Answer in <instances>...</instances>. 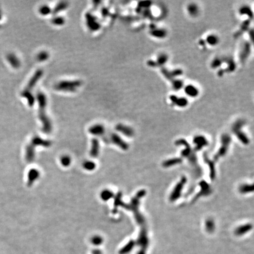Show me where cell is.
Masks as SVG:
<instances>
[{"label": "cell", "instance_id": "cell-16", "mask_svg": "<svg viewBox=\"0 0 254 254\" xmlns=\"http://www.w3.org/2000/svg\"><path fill=\"white\" fill-rule=\"evenodd\" d=\"M89 132L92 135L103 137L105 134V128L101 124H96L89 128Z\"/></svg>", "mask_w": 254, "mask_h": 254}, {"label": "cell", "instance_id": "cell-17", "mask_svg": "<svg viewBox=\"0 0 254 254\" xmlns=\"http://www.w3.org/2000/svg\"><path fill=\"white\" fill-rule=\"evenodd\" d=\"M99 153H100V143L96 138H94L92 140L90 155L92 158H96L98 156Z\"/></svg>", "mask_w": 254, "mask_h": 254}, {"label": "cell", "instance_id": "cell-5", "mask_svg": "<svg viewBox=\"0 0 254 254\" xmlns=\"http://www.w3.org/2000/svg\"><path fill=\"white\" fill-rule=\"evenodd\" d=\"M245 124V121L242 119H239L236 121L233 126V134L236 136V137L238 138V139L242 144L248 145L249 143V139L246 134L241 130L242 127Z\"/></svg>", "mask_w": 254, "mask_h": 254}, {"label": "cell", "instance_id": "cell-7", "mask_svg": "<svg viewBox=\"0 0 254 254\" xmlns=\"http://www.w3.org/2000/svg\"><path fill=\"white\" fill-rule=\"evenodd\" d=\"M43 74H44V72L42 69H37L35 72L33 76L30 78L29 82L28 83L26 88L24 91H25L29 92H31V91L33 90V89H34L37 83L38 82V81L41 79L42 76H43Z\"/></svg>", "mask_w": 254, "mask_h": 254}, {"label": "cell", "instance_id": "cell-39", "mask_svg": "<svg viewBox=\"0 0 254 254\" xmlns=\"http://www.w3.org/2000/svg\"><path fill=\"white\" fill-rule=\"evenodd\" d=\"M223 62H224V60H222L221 58L216 57L215 58H214V60H213V61L211 62V67L213 69L217 68L220 67V65L223 63Z\"/></svg>", "mask_w": 254, "mask_h": 254}, {"label": "cell", "instance_id": "cell-28", "mask_svg": "<svg viewBox=\"0 0 254 254\" xmlns=\"http://www.w3.org/2000/svg\"><path fill=\"white\" fill-rule=\"evenodd\" d=\"M220 42L219 37L215 34H210L206 37V42L209 45L215 46Z\"/></svg>", "mask_w": 254, "mask_h": 254}, {"label": "cell", "instance_id": "cell-30", "mask_svg": "<svg viewBox=\"0 0 254 254\" xmlns=\"http://www.w3.org/2000/svg\"><path fill=\"white\" fill-rule=\"evenodd\" d=\"M168 58H169L168 56L166 54L162 53V54H159L158 56L157 61H155V64H156V67H157V66H163L164 65H165V64L168 61Z\"/></svg>", "mask_w": 254, "mask_h": 254}, {"label": "cell", "instance_id": "cell-13", "mask_svg": "<svg viewBox=\"0 0 254 254\" xmlns=\"http://www.w3.org/2000/svg\"><path fill=\"white\" fill-rule=\"evenodd\" d=\"M115 130L128 137H132L134 135V130L130 127L124 124H118L115 127Z\"/></svg>", "mask_w": 254, "mask_h": 254}, {"label": "cell", "instance_id": "cell-2", "mask_svg": "<svg viewBox=\"0 0 254 254\" xmlns=\"http://www.w3.org/2000/svg\"><path fill=\"white\" fill-rule=\"evenodd\" d=\"M146 194V191L145 190H141L139 191L136 194L135 197H134L131 199L130 203L129 204H124L123 206L127 209L131 210L134 213V217L137 221L138 224L141 226H144L143 225L145 223V218L143 215L139 213V199L144 197Z\"/></svg>", "mask_w": 254, "mask_h": 254}, {"label": "cell", "instance_id": "cell-40", "mask_svg": "<svg viewBox=\"0 0 254 254\" xmlns=\"http://www.w3.org/2000/svg\"><path fill=\"white\" fill-rule=\"evenodd\" d=\"M39 11L42 15H47L52 13V10L48 6L44 5L40 8Z\"/></svg>", "mask_w": 254, "mask_h": 254}, {"label": "cell", "instance_id": "cell-36", "mask_svg": "<svg viewBox=\"0 0 254 254\" xmlns=\"http://www.w3.org/2000/svg\"><path fill=\"white\" fill-rule=\"evenodd\" d=\"M114 197L113 192H111L110 190H105L101 192V197L104 201H106L109 199L112 198Z\"/></svg>", "mask_w": 254, "mask_h": 254}, {"label": "cell", "instance_id": "cell-9", "mask_svg": "<svg viewBox=\"0 0 254 254\" xmlns=\"http://www.w3.org/2000/svg\"><path fill=\"white\" fill-rule=\"evenodd\" d=\"M86 22L89 29L92 31H96L100 29L101 25L96 20V18L91 13H87L85 15Z\"/></svg>", "mask_w": 254, "mask_h": 254}, {"label": "cell", "instance_id": "cell-23", "mask_svg": "<svg viewBox=\"0 0 254 254\" xmlns=\"http://www.w3.org/2000/svg\"><path fill=\"white\" fill-rule=\"evenodd\" d=\"M150 34L157 38H164L167 35L166 31L162 28H154L150 31Z\"/></svg>", "mask_w": 254, "mask_h": 254}, {"label": "cell", "instance_id": "cell-34", "mask_svg": "<svg viewBox=\"0 0 254 254\" xmlns=\"http://www.w3.org/2000/svg\"><path fill=\"white\" fill-rule=\"evenodd\" d=\"M49 57V55L48 52L45 51H42L37 54L36 58H37V60L39 62H44L46 61L47 60H48Z\"/></svg>", "mask_w": 254, "mask_h": 254}, {"label": "cell", "instance_id": "cell-38", "mask_svg": "<svg viewBox=\"0 0 254 254\" xmlns=\"http://www.w3.org/2000/svg\"><path fill=\"white\" fill-rule=\"evenodd\" d=\"M65 19L62 17H60V16L55 17L51 20V22L53 24L55 25H58V26L64 25L65 24Z\"/></svg>", "mask_w": 254, "mask_h": 254}, {"label": "cell", "instance_id": "cell-31", "mask_svg": "<svg viewBox=\"0 0 254 254\" xmlns=\"http://www.w3.org/2000/svg\"><path fill=\"white\" fill-rule=\"evenodd\" d=\"M124 203L122 201V193L118 192L115 197L114 200V209L112 210V213H115L117 212V208L118 206H123Z\"/></svg>", "mask_w": 254, "mask_h": 254}, {"label": "cell", "instance_id": "cell-6", "mask_svg": "<svg viewBox=\"0 0 254 254\" xmlns=\"http://www.w3.org/2000/svg\"><path fill=\"white\" fill-rule=\"evenodd\" d=\"M186 182H187L186 177L185 176L182 177L179 182H178L174 187L173 191H172L171 193L170 196V200L171 202H174L180 198L183 188L184 187Z\"/></svg>", "mask_w": 254, "mask_h": 254}, {"label": "cell", "instance_id": "cell-44", "mask_svg": "<svg viewBox=\"0 0 254 254\" xmlns=\"http://www.w3.org/2000/svg\"><path fill=\"white\" fill-rule=\"evenodd\" d=\"M92 242H93L94 244L98 245V244H100L102 242L103 240H102V239H101V238L100 236H96L93 237V238H92Z\"/></svg>", "mask_w": 254, "mask_h": 254}, {"label": "cell", "instance_id": "cell-41", "mask_svg": "<svg viewBox=\"0 0 254 254\" xmlns=\"http://www.w3.org/2000/svg\"><path fill=\"white\" fill-rule=\"evenodd\" d=\"M96 164L94 162L90 161H87L85 162L83 164L84 168L87 171L94 170L96 168Z\"/></svg>", "mask_w": 254, "mask_h": 254}, {"label": "cell", "instance_id": "cell-8", "mask_svg": "<svg viewBox=\"0 0 254 254\" xmlns=\"http://www.w3.org/2000/svg\"><path fill=\"white\" fill-rule=\"evenodd\" d=\"M107 137H108V144L112 143L125 151L128 149L129 148L128 144L126 143L118 135H117V134H115V133L111 134L110 136Z\"/></svg>", "mask_w": 254, "mask_h": 254}, {"label": "cell", "instance_id": "cell-11", "mask_svg": "<svg viewBox=\"0 0 254 254\" xmlns=\"http://www.w3.org/2000/svg\"><path fill=\"white\" fill-rule=\"evenodd\" d=\"M199 186H201V191L200 192L194 197V198L193 199L192 201L195 202L196 201L197 199L202 197V196H206L208 195L209 194L211 193V190L210 188V186H209V184L205 182V181H202L199 182Z\"/></svg>", "mask_w": 254, "mask_h": 254}, {"label": "cell", "instance_id": "cell-4", "mask_svg": "<svg viewBox=\"0 0 254 254\" xmlns=\"http://www.w3.org/2000/svg\"><path fill=\"white\" fill-rule=\"evenodd\" d=\"M231 142V137L228 134H224L221 137V146L218 150L217 153L214 155L213 160L215 161H218L220 158L223 157L227 154L229 146Z\"/></svg>", "mask_w": 254, "mask_h": 254}, {"label": "cell", "instance_id": "cell-22", "mask_svg": "<svg viewBox=\"0 0 254 254\" xmlns=\"http://www.w3.org/2000/svg\"><path fill=\"white\" fill-rule=\"evenodd\" d=\"M183 160L182 158H173L167 159L162 162V166L164 168H169L175 165L181 164Z\"/></svg>", "mask_w": 254, "mask_h": 254}, {"label": "cell", "instance_id": "cell-45", "mask_svg": "<svg viewBox=\"0 0 254 254\" xmlns=\"http://www.w3.org/2000/svg\"><path fill=\"white\" fill-rule=\"evenodd\" d=\"M108 14V10L107 9H103L102 10V15L103 17H106L107 16Z\"/></svg>", "mask_w": 254, "mask_h": 254}, {"label": "cell", "instance_id": "cell-18", "mask_svg": "<svg viewBox=\"0 0 254 254\" xmlns=\"http://www.w3.org/2000/svg\"><path fill=\"white\" fill-rule=\"evenodd\" d=\"M204 159L205 162L207 164L209 165V177L211 180H214L216 177V171H215V164L213 161L209 159L208 157L207 156L206 154H204Z\"/></svg>", "mask_w": 254, "mask_h": 254}, {"label": "cell", "instance_id": "cell-3", "mask_svg": "<svg viewBox=\"0 0 254 254\" xmlns=\"http://www.w3.org/2000/svg\"><path fill=\"white\" fill-rule=\"evenodd\" d=\"M83 84V82L80 80H74V81H62L56 84L54 88L56 90L63 91L74 92L77 88L80 87Z\"/></svg>", "mask_w": 254, "mask_h": 254}, {"label": "cell", "instance_id": "cell-10", "mask_svg": "<svg viewBox=\"0 0 254 254\" xmlns=\"http://www.w3.org/2000/svg\"><path fill=\"white\" fill-rule=\"evenodd\" d=\"M193 143L195 145L194 148L195 152L201 151L205 147L208 145V141L206 138L203 135H196L193 139Z\"/></svg>", "mask_w": 254, "mask_h": 254}, {"label": "cell", "instance_id": "cell-12", "mask_svg": "<svg viewBox=\"0 0 254 254\" xmlns=\"http://www.w3.org/2000/svg\"><path fill=\"white\" fill-rule=\"evenodd\" d=\"M251 53V44L249 42H245L242 45L240 53V60L241 62L244 63L247 60Z\"/></svg>", "mask_w": 254, "mask_h": 254}, {"label": "cell", "instance_id": "cell-15", "mask_svg": "<svg viewBox=\"0 0 254 254\" xmlns=\"http://www.w3.org/2000/svg\"><path fill=\"white\" fill-rule=\"evenodd\" d=\"M170 98L172 103H174V104H175L177 107H181V108L186 107L188 104V101L186 100V98H184V97H178L176 96H171Z\"/></svg>", "mask_w": 254, "mask_h": 254}, {"label": "cell", "instance_id": "cell-26", "mask_svg": "<svg viewBox=\"0 0 254 254\" xmlns=\"http://www.w3.org/2000/svg\"><path fill=\"white\" fill-rule=\"evenodd\" d=\"M68 7V3L66 1H61L60 2L57 4V6L54 7L53 11H52L53 14H56L60 13L63 10L67 9Z\"/></svg>", "mask_w": 254, "mask_h": 254}, {"label": "cell", "instance_id": "cell-19", "mask_svg": "<svg viewBox=\"0 0 254 254\" xmlns=\"http://www.w3.org/2000/svg\"><path fill=\"white\" fill-rule=\"evenodd\" d=\"M252 229V225L251 224H246L236 228L235 230V234L236 236H242L248 233Z\"/></svg>", "mask_w": 254, "mask_h": 254}, {"label": "cell", "instance_id": "cell-37", "mask_svg": "<svg viewBox=\"0 0 254 254\" xmlns=\"http://www.w3.org/2000/svg\"><path fill=\"white\" fill-rule=\"evenodd\" d=\"M172 85L175 90H180L184 86V83L180 80H173L172 81Z\"/></svg>", "mask_w": 254, "mask_h": 254}, {"label": "cell", "instance_id": "cell-42", "mask_svg": "<svg viewBox=\"0 0 254 254\" xmlns=\"http://www.w3.org/2000/svg\"><path fill=\"white\" fill-rule=\"evenodd\" d=\"M227 63H228V70L229 72L233 71L236 68V64L234 62L232 58H228L227 59Z\"/></svg>", "mask_w": 254, "mask_h": 254}, {"label": "cell", "instance_id": "cell-33", "mask_svg": "<svg viewBox=\"0 0 254 254\" xmlns=\"http://www.w3.org/2000/svg\"><path fill=\"white\" fill-rule=\"evenodd\" d=\"M205 229L206 231L209 233H212L215 228V223L213 222V220L211 218H208L205 221Z\"/></svg>", "mask_w": 254, "mask_h": 254}, {"label": "cell", "instance_id": "cell-21", "mask_svg": "<svg viewBox=\"0 0 254 254\" xmlns=\"http://www.w3.org/2000/svg\"><path fill=\"white\" fill-rule=\"evenodd\" d=\"M185 93L187 96L190 97L195 98L198 96L199 94V90L194 85L189 84L187 85L184 88Z\"/></svg>", "mask_w": 254, "mask_h": 254}, {"label": "cell", "instance_id": "cell-32", "mask_svg": "<svg viewBox=\"0 0 254 254\" xmlns=\"http://www.w3.org/2000/svg\"><path fill=\"white\" fill-rule=\"evenodd\" d=\"M240 14V15H246L249 17V18L250 19H252L253 18V13L251 10V9L250 8V7L247 6H244L240 7L239 10Z\"/></svg>", "mask_w": 254, "mask_h": 254}, {"label": "cell", "instance_id": "cell-14", "mask_svg": "<svg viewBox=\"0 0 254 254\" xmlns=\"http://www.w3.org/2000/svg\"><path fill=\"white\" fill-rule=\"evenodd\" d=\"M33 148H35L37 146H42L45 147H49L51 145V143L50 141L48 140H45L44 139H42L41 138L38 136H35L32 139L31 143L29 144Z\"/></svg>", "mask_w": 254, "mask_h": 254}, {"label": "cell", "instance_id": "cell-25", "mask_svg": "<svg viewBox=\"0 0 254 254\" xmlns=\"http://www.w3.org/2000/svg\"><path fill=\"white\" fill-rule=\"evenodd\" d=\"M7 60L13 67L15 68H18L20 67L21 63L16 55L13 54H10L7 56Z\"/></svg>", "mask_w": 254, "mask_h": 254}, {"label": "cell", "instance_id": "cell-35", "mask_svg": "<svg viewBox=\"0 0 254 254\" xmlns=\"http://www.w3.org/2000/svg\"><path fill=\"white\" fill-rule=\"evenodd\" d=\"M135 245V242L134 240H130L123 248L121 249V253L125 254L126 252H130L133 249V248L134 247Z\"/></svg>", "mask_w": 254, "mask_h": 254}, {"label": "cell", "instance_id": "cell-43", "mask_svg": "<svg viewBox=\"0 0 254 254\" xmlns=\"http://www.w3.org/2000/svg\"><path fill=\"white\" fill-rule=\"evenodd\" d=\"M60 161L64 166H68L71 162V159L68 155H64L61 158Z\"/></svg>", "mask_w": 254, "mask_h": 254}, {"label": "cell", "instance_id": "cell-29", "mask_svg": "<svg viewBox=\"0 0 254 254\" xmlns=\"http://www.w3.org/2000/svg\"><path fill=\"white\" fill-rule=\"evenodd\" d=\"M254 191V187L252 184H244L239 187V192L242 194H246Z\"/></svg>", "mask_w": 254, "mask_h": 254}, {"label": "cell", "instance_id": "cell-1", "mask_svg": "<svg viewBox=\"0 0 254 254\" xmlns=\"http://www.w3.org/2000/svg\"><path fill=\"white\" fill-rule=\"evenodd\" d=\"M37 99L39 105L38 117L42 124V131L45 134H50L52 131L53 126L49 118L46 114V107L47 105V97L43 92H38L37 94Z\"/></svg>", "mask_w": 254, "mask_h": 254}, {"label": "cell", "instance_id": "cell-27", "mask_svg": "<svg viewBox=\"0 0 254 254\" xmlns=\"http://www.w3.org/2000/svg\"><path fill=\"white\" fill-rule=\"evenodd\" d=\"M21 96L22 97H24L27 99V100L28 103L29 107H33L34 106L35 103V97L32 92H27L25 91H23L21 93Z\"/></svg>", "mask_w": 254, "mask_h": 254}, {"label": "cell", "instance_id": "cell-20", "mask_svg": "<svg viewBox=\"0 0 254 254\" xmlns=\"http://www.w3.org/2000/svg\"><path fill=\"white\" fill-rule=\"evenodd\" d=\"M40 172L36 169H31L28 173V186H31L35 181L39 178Z\"/></svg>", "mask_w": 254, "mask_h": 254}, {"label": "cell", "instance_id": "cell-24", "mask_svg": "<svg viewBox=\"0 0 254 254\" xmlns=\"http://www.w3.org/2000/svg\"><path fill=\"white\" fill-rule=\"evenodd\" d=\"M186 10L189 15L192 17H195L199 14V7L196 4L191 3L188 4Z\"/></svg>", "mask_w": 254, "mask_h": 254}]
</instances>
